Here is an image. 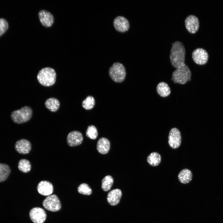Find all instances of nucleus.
Masks as SVG:
<instances>
[{
    "instance_id": "f257e3e1",
    "label": "nucleus",
    "mask_w": 223,
    "mask_h": 223,
    "mask_svg": "<svg viewBox=\"0 0 223 223\" xmlns=\"http://www.w3.org/2000/svg\"><path fill=\"white\" fill-rule=\"evenodd\" d=\"M186 50L183 44L177 41L172 43L170 54V61L172 65L177 68L185 64Z\"/></svg>"
},
{
    "instance_id": "f03ea898",
    "label": "nucleus",
    "mask_w": 223,
    "mask_h": 223,
    "mask_svg": "<svg viewBox=\"0 0 223 223\" xmlns=\"http://www.w3.org/2000/svg\"><path fill=\"white\" fill-rule=\"evenodd\" d=\"M191 76L189 68L185 64L176 68L173 72L171 79L175 83L184 84L191 80Z\"/></svg>"
},
{
    "instance_id": "7ed1b4c3",
    "label": "nucleus",
    "mask_w": 223,
    "mask_h": 223,
    "mask_svg": "<svg viewBox=\"0 0 223 223\" xmlns=\"http://www.w3.org/2000/svg\"><path fill=\"white\" fill-rule=\"evenodd\" d=\"M37 79L42 85L49 86L53 85L55 82L56 73L52 68L46 67L42 69L38 73Z\"/></svg>"
},
{
    "instance_id": "20e7f679",
    "label": "nucleus",
    "mask_w": 223,
    "mask_h": 223,
    "mask_svg": "<svg viewBox=\"0 0 223 223\" xmlns=\"http://www.w3.org/2000/svg\"><path fill=\"white\" fill-rule=\"evenodd\" d=\"M33 114L31 108L27 106H24L19 110L13 112L11 117L13 121L20 124L26 122L31 118Z\"/></svg>"
},
{
    "instance_id": "39448f33",
    "label": "nucleus",
    "mask_w": 223,
    "mask_h": 223,
    "mask_svg": "<svg viewBox=\"0 0 223 223\" xmlns=\"http://www.w3.org/2000/svg\"><path fill=\"white\" fill-rule=\"evenodd\" d=\"M109 75L114 82L120 83L124 81L126 76L125 68L124 65L119 62L114 63L109 69Z\"/></svg>"
},
{
    "instance_id": "423d86ee",
    "label": "nucleus",
    "mask_w": 223,
    "mask_h": 223,
    "mask_svg": "<svg viewBox=\"0 0 223 223\" xmlns=\"http://www.w3.org/2000/svg\"><path fill=\"white\" fill-rule=\"evenodd\" d=\"M42 205L46 209L52 212H56L61 207L60 202L55 195L48 196L43 201Z\"/></svg>"
},
{
    "instance_id": "0eeeda50",
    "label": "nucleus",
    "mask_w": 223,
    "mask_h": 223,
    "mask_svg": "<svg viewBox=\"0 0 223 223\" xmlns=\"http://www.w3.org/2000/svg\"><path fill=\"white\" fill-rule=\"evenodd\" d=\"M181 137L180 131L177 128H173L169 131L168 136V143L173 149L178 148L181 143Z\"/></svg>"
},
{
    "instance_id": "6e6552de",
    "label": "nucleus",
    "mask_w": 223,
    "mask_h": 223,
    "mask_svg": "<svg viewBox=\"0 0 223 223\" xmlns=\"http://www.w3.org/2000/svg\"><path fill=\"white\" fill-rule=\"evenodd\" d=\"M192 56L194 62L200 65L206 64L208 61L209 57L207 51L200 48L195 50L192 53Z\"/></svg>"
},
{
    "instance_id": "1a4fd4ad",
    "label": "nucleus",
    "mask_w": 223,
    "mask_h": 223,
    "mask_svg": "<svg viewBox=\"0 0 223 223\" xmlns=\"http://www.w3.org/2000/svg\"><path fill=\"white\" fill-rule=\"evenodd\" d=\"M29 215L31 220L34 223H43L46 217V214L44 210L39 207L32 209Z\"/></svg>"
},
{
    "instance_id": "9d476101",
    "label": "nucleus",
    "mask_w": 223,
    "mask_h": 223,
    "mask_svg": "<svg viewBox=\"0 0 223 223\" xmlns=\"http://www.w3.org/2000/svg\"><path fill=\"white\" fill-rule=\"evenodd\" d=\"M113 24L115 29L119 32H126L129 30L130 27L128 19L122 16L116 17L113 20Z\"/></svg>"
},
{
    "instance_id": "9b49d317",
    "label": "nucleus",
    "mask_w": 223,
    "mask_h": 223,
    "mask_svg": "<svg viewBox=\"0 0 223 223\" xmlns=\"http://www.w3.org/2000/svg\"><path fill=\"white\" fill-rule=\"evenodd\" d=\"M185 25L187 30L192 34L197 32L199 28V23L198 18L194 15L187 16L185 20Z\"/></svg>"
},
{
    "instance_id": "f8f14e48",
    "label": "nucleus",
    "mask_w": 223,
    "mask_h": 223,
    "mask_svg": "<svg viewBox=\"0 0 223 223\" xmlns=\"http://www.w3.org/2000/svg\"><path fill=\"white\" fill-rule=\"evenodd\" d=\"M67 140V143L69 146H76L82 142L83 137L82 133L79 131H73L68 134Z\"/></svg>"
},
{
    "instance_id": "ddd939ff",
    "label": "nucleus",
    "mask_w": 223,
    "mask_h": 223,
    "mask_svg": "<svg viewBox=\"0 0 223 223\" xmlns=\"http://www.w3.org/2000/svg\"><path fill=\"white\" fill-rule=\"evenodd\" d=\"M31 145L30 142L24 139L18 140L15 145V148L17 152L22 154L29 153L31 149Z\"/></svg>"
},
{
    "instance_id": "4468645a",
    "label": "nucleus",
    "mask_w": 223,
    "mask_h": 223,
    "mask_svg": "<svg viewBox=\"0 0 223 223\" xmlns=\"http://www.w3.org/2000/svg\"><path fill=\"white\" fill-rule=\"evenodd\" d=\"M38 16L42 24L46 27H50L54 22V17L50 12L45 10H42L38 13Z\"/></svg>"
},
{
    "instance_id": "2eb2a0df",
    "label": "nucleus",
    "mask_w": 223,
    "mask_h": 223,
    "mask_svg": "<svg viewBox=\"0 0 223 223\" xmlns=\"http://www.w3.org/2000/svg\"><path fill=\"white\" fill-rule=\"evenodd\" d=\"M37 190L38 193L44 196H49L53 191V186L51 183L46 181H42L38 184Z\"/></svg>"
},
{
    "instance_id": "dca6fc26",
    "label": "nucleus",
    "mask_w": 223,
    "mask_h": 223,
    "mask_svg": "<svg viewBox=\"0 0 223 223\" xmlns=\"http://www.w3.org/2000/svg\"><path fill=\"white\" fill-rule=\"evenodd\" d=\"M122 195V192L120 189H113L108 194L107 197V202L111 205H116L119 203Z\"/></svg>"
},
{
    "instance_id": "f3484780",
    "label": "nucleus",
    "mask_w": 223,
    "mask_h": 223,
    "mask_svg": "<svg viewBox=\"0 0 223 223\" xmlns=\"http://www.w3.org/2000/svg\"><path fill=\"white\" fill-rule=\"evenodd\" d=\"M97 149L98 151L103 154L107 153L110 147V143L106 138L103 137L98 140L97 144Z\"/></svg>"
},
{
    "instance_id": "a211bd4d",
    "label": "nucleus",
    "mask_w": 223,
    "mask_h": 223,
    "mask_svg": "<svg viewBox=\"0 0 223 223\" xmlns=\"http://www.w3.org/2000/svg\"><path fill=\"white\" fill-rule=\"evenodd\" d=\"M192 172L189 169L185 168L182 170L178 175L180 182L183 184H187L190 182L192 178Z\"/></svg>"
},
{
    "instance_id": "6ab92c4d",
    "label": "nucleus",
    "mask_w": 223,
    "mask_h": 223,
    "mask_svg": "<svg viewBox=\"0 0 223 223\" xmlns=\"http://www.w3.org/2000/svg\"><path fill=\"white\" fill-rule=\"evenodd\" d=\"M156 90L158 94L162 97L168 96L171 93L170 88L168 84L164 82H160L156 86Z\"/></svg>"
},
{
    "instance_id": "aec40b11",
    "label": "nucleus",
    "mask_w": 223,
    "mask_h": 223,
    "mask_svg": "<svg viewBox=\"0 0 223 223\" xmlns=\"http://www.w3.org/2000/svg\"><path fill=\"white\" fill-rule=\"evenodd\" d=\"M45 104L46 107L52 112L56 111L60 106L59 101L55 98H50L47 99L46 101Z\"/></svg>"
},
{
    "instance_id": "412c9836",
    "label": "nucleus",
    "mask_w": 223,
    "mask_h": 223,
    "mask_svg": "<svg viewBox=\"0 0 223 223\" xmlns=\"http://www.w3.org/2000/svg\"><path fill=\"white\" fill-rule=\"evenodd\" d=\"M161 160V155L157 152L151 153L147 157V161L151 166L155 167L158 165Z\"/></svg>"
},
{
    "instance_id": "4be33fe9",
    "label": "nucleus",
    "mask_w": 223,
    "mask_h": 223,
    "mask_svg": "<svg viewBox=\"0 0 223 223\" xmlns=\"http://www.w3.org/2000/svg\"><path fill=\"white\" fill-rule=\"evenodd\" d=\"M11 172L9 166L7 164L0 163V182L5 181Z\"/></svg>"
},
{
    "instance_id": "5701e85b",
    "label": "nucleus",
    "mask_w": 223,
    "mask_h": 223,
    "mask_svg": "<svg viewBox=\"0 0 223 223\" xmlns=\"http://www.w3.org/2000/svg\"><path fill=\"white\" fill-rule=\"evenodd\" d=\"M18 167L20 171L24 173H27L31 170V166L28 160L22 159L19 161Z\"/></svg>"
},
{
    "instance_id": "b1692460",
    "label": "nucleus",
    "mask_w": 223,
    "mask_h": 223,
    "mask_svg": "<svg viewBox=\"0 0 223 223\" xmlns=\"http://www.w3.org/2000/svg\"><path fill=\"white\" fill-rule=\"evenodd\" d=\"M113 179L110 175L104 177L102 180L101 187L105 191H107L111 188L113 183Z\"/></svg>"
},
{
    "instance_id": "393cba45",
    "label": "nucleus",
    "mask_w": 223,
    "mask_h": 223,
    "mask_svg": "<svg viewBox=\"0 0 223 223\" xmlns=\"http://www.w3.org/2000/svg\"><path fill=\"white\" fill-rule=\"evenodd\" d=\"M95 104V100L93 97L88 96L82 102V107L88 110L93 108Z\"/></svg>"
},
{
    "instance_id": "a878e982",
    "label": "nucleus",
    "mask_w": 223,
    "mask_h": 223,
    "mask_svg": "<svg viewBox=\"0 0 223 223\" xmlns=\"http://www.w3.org/2000/svg\"><path fill=\"white\" fill-rule=\"evenodd\" d=\"M86 136L92 139H95L97 138L98 135V133L96 128L94 125H91L89 126L86 132Z\"/></svg>"
},
{
    "instance_id": "bb28decb",
    "label": "nucleus",
    "mask_w": 223,
    "mask_h": 223,
    "mask_svg": "<svg viewBox=\"0 0 223 223\" xmlns=\"http://www.w3.org/2000/svg\"><path fill=\"white\" fill-rule=\"evenodd\" d=\"M77 190L80 193L86 195H90L92 192V190L89 186L85 183L81 184L77 188Z\"/></svg>"
},
{
    "instance_id": "cd10ccee",
    "label": "nucleus",
    "mask_w": 223,
    "mask_h": 223,
    "mask_svg": "<svg viewBox=\"0 0 223 223\" xmlns=\"http://www.w3.org/2000/svg\"><path fill=\"white\" fill-rule=\"evenodd\" d=\"M8 27V24L7 20L4 19L0 18V36L6 31Z\"/></svg>"
}]
</instances>
